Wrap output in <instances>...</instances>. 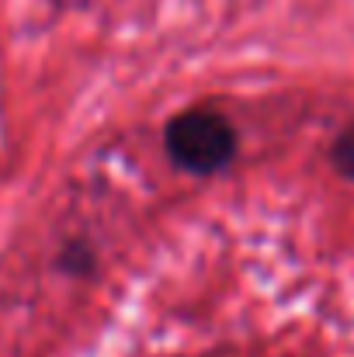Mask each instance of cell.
Instances as JSON below:
<instances>
[{
	"mask_svg": "<svg viewBox=\"0 0 354 357\" xmlns=\"http://www.w3.org/2000/svg\"><path fill=\"white\" fill-rule=\"evenodd\" d=\"M334 163H337V170H341L344 177L354 181V125L348 132L337 135V142H334Z\"/></svg>",
	"mask_w": 354,
	"mask_h": 357,
	"instance_id": "cell-2",
	"label": "cell"
},
{
	"mask_svg": "<svg viewBox=\"0 0 354 357\" xmlns=\"http://www.w3.org/2000/svg\"><path fill=\"white\" fill-rule=\"evenodd\" d=\"M167 153L188 174H216L236 153L233 125L216 112H184L167 125Z\"/></svg>",
	"mask_w": 354,
	"mask_h": 357,
	"instance_id": "cell-1",
	"label": "cell"
}]
</instances>
